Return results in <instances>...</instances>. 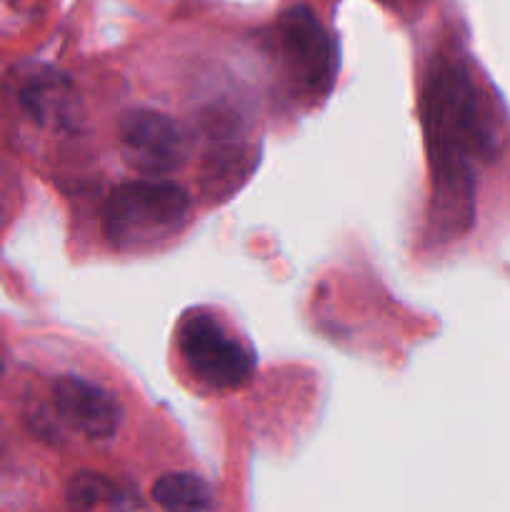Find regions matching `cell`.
<instances>
[{
  "instance_id": "1",
  "label": "cell",
  "mask_w": 510,
  "mask_h": 512,
  "mask_svg": "<svg viewBox=\"0 0 510 512\" xmlns=\"http://www.w3.org/2000/svg\"><path fill=\"white\" fill-rule=\"evenodd\" d=\"M423 123L433 160L470 165L490 148V130L470 75L458 63L433 70L423 90Z\"/></svg>"
},
{
  "instance_id": "2",
  "label": "cell",
  "mask_w": 510,
  "mask_h": 512,
  "mask_svg": "<svg viewBox=\"0 0 510 512\" xmlns=\"http://www.w3.org/2000/svg\"><path fill=\"white\" fill-rule=\"evenodd\" d=\"M190 213V195L170 180H133L105 200L103 225L110 243L143 250L178 233Z\"/></svg>"
},
{
  "instance_id": "3",
  "label": "cell",
  "mask_w": 510,
  "mask_h": 512,
  "mask_svg": "<svg viewBox=\"0 0 510 512\" xmlns=\"http://www.w3.org/2000/svg\"><path fill=\"white\" fill-rule=\"evenodd\" d=\"M178 350L190 373L210 390H235L253 373V353L208 313L180 320Z\"/></svg>"
},
{
  "instance_id": "4",
  "label": "cell",
  "mask_w": 510,
  "mask_h": 512,
  "mask_svg": "<svg viewBox=\"0 0 510 512\" xmlns=\"http://www.w3.org/2000/svg\"><path fill=\"white\" fill-rule=\"evenodd\" d=\"M118 148L125 163L140 175L163 178L190 158V133L170 115L135 108L120 115Z\"/></svg>"
},
{
  "instance_id": "5",
  "label": "cell",
  "mask_w": 510,
  "mask_h": 512,
  "mask_svg": "<svg viewBox=\"0 0 510 512\" xmlns=\"http://www.w3.org/2000/svg\"><path fill=\"white\" fill-rule=\"evenodd\" d=\"M285 65L308 93L328 88L333 75V50L320 20L308 5H290L278 23Z\"/></svg>"
},
{
  "instance_id": "6",
  "label": "cell",
  "mask_w": 510,
  "mask_h": 512,
  "mask_svg": "<svg viewBox=\"0 0 510 512\" xmlns=\"http://www.w3.org/2000/svg\"><path fill=\"white\" fill-rule=\"evenodd\" d=\"M53 408L68 428L90 440H108L118 433L123 408L103 385L78 375H60L53 383Z\"/></svg>"
},
{
  "instance_id": "7",
  "label": "cell",
  "mask_w": 510,
  "mask_h": 512,
  "mask_svg": "<svg viewBox=\"0 0 510 512\" xmlns=\"http://www.w3.org/2000/svg\"><path fill=\"white\" fill-rule=\"evenodd\" d=\"M473 170L470 165L433 160V210L430 220L438 240L460 238L473 223Z\"/></svg>"
},
{
  "instance_id": "8",
  "label": "cell",
  "mask_w": 510,
  "mask_h": 512,
  "mask_svg": "<svg viewBox=\"0 0 510 512\" xmlns=\"http://www.w3.org/2000/svg\"><path fill=\"white\" fill-rule=\"evenodd\" d=\"M20 105L35 123L50 130H75L83 115L73 83L53 68H38L23 80Z\"/></svg>"
},
{
  "instance_id": "9",
  "label": "cell",
  "mask_w": 510,
  "mask_h": 512,
  "mask_svg": "<svg viewBox=\"0 0 510 512\" xmlns=\"http://www.w3.org/2000/svg\"><path fill=\"white\" fill-rule=\"evenodd\" d=\"M153 500L163 512H210L213 490L193 473H165L155 480Z\"/></svg>"
},
{
  "instance_id": "10",
  "label": "cell",
  "mask_w": 510,
  "mask_h": 512,
  "mask_svg": "<svg viewBox=\"0 0 510 512\" xmlns=\"http://www.w3.org/2000/svg\"><path fill=\"white\" fill-rule=\"evenodd\" d=\"M68 508L73 512H98L103 505H120L125 500V493L118 483L100 473H75L68 483Z\"/></svg>"
},
{
  "instance_id": "11",
  "label": "cell",
  "mask_w": 510,
  "mask_h": 512,
  "mask_svg": "<svg viewBox=\"0 0 510 512\" xmlns=\"http://www.w3.org/2000/svg\"><path fill=\"white\" fill-rule=\"evenodd\" d=\"M0 373H3V363H0Z\"/></svg>"
}]
</instances>
